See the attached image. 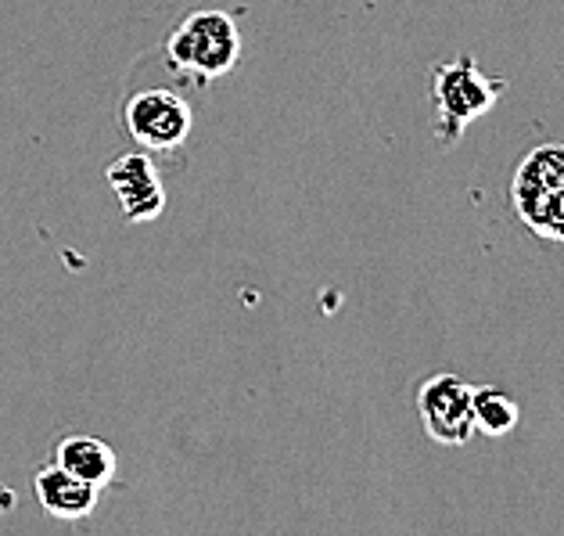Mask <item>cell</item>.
I'll use <instances>...</instances> for the list:
<instances>
[{
	"label": "cell",
	"mask_w": 564,
	"mask_h": 536,
	"mask_svg": "<svg viewBox=\"0 0 564 536\" xmlns=\"http://www.w3.org/2000/svg\"><path fill=\"white\" fill-rule=\"evenodd\" d=\"M507 79H492L478 68L471 54H460L446 65H435L429 73V98L435 105V130L443 137V144H453L471 127L475 119L497 108L503 98Z\"/></svg>",
	"instance_id": "1"
},
{
	"label": "cell",
	"mask_w": 564,
	"mask_h": 536,
	"mask_svg": "<svg viewBox=\"0 0 564 536\" xmlns=\"http://www.w3.org/2000/svg\"><path fill=\"white\" fill-rule=\"evenodd\" d=\"M511 202L529 231L546 242H564V144H543L521 159Z\"/></svg>",
	"instance_id": "2"
},
{
	"label": "cell",
	"mask_w": 564,
	"mask_h": 536,
	"mask_svg": "<svg viewBox=\"0 0 564 536\" xmlns=\"http://www.w3.org/2000/svg\"><path fill=\"white\" fill-rule=\"evenodd\" d=\"M166 58L176 73L219 79L241 58V33L227 11H191L170 33Z\"/></svg>",
	"instance_id": "3"
},
{
	"label": "cell",
	"mask_w": 564,
	"mask_h": 536,
	"mask_svg": "<svg viewBox=\"0 0 564 536\" xmlns=\"http://www.w3.org/2000/svg\"><path fill=\"white\" fill-rule=\"evenodd\" d=\"M127 130L148 156H170V151L184 148L191 130H195V112L176 90L148 87L137 90L122 108Z\"/></svg>",
	"instance_id": "4"
},
{
	"label": "cell",
	"mask_w": 564,
	"mask_h": 536,
	"mask_svg": "<svg viewBox=\"0 0 564 536\" xmlns=\"http://www.w3.org/2000/svg\"><path fill=\"white\" fill-rule=\"evenodd\" d=\"M471 393H475V386H467L460 375H435L421 386V393H417L421 425L435 443L464 447L467 439L475 436Z\"/></svg>",
	"instance_id": "5"
},
{
	"label": "cell",
	"mask_w": 564,
	"mask_h": 536,
	"mask_svg": "<svg viewBox=\"0 0 564 536\" xmlns=\"http://www.w3.org/2000/svg\"><path fill=\"white\" fill-rule=\"evenodd\" d=\"M108 187L116 191L119 210L130 224H148L166 210V187L155 170V159L148 151H127L105 170Z\"/></svg>",
	"instance_id": "6"
},
{
	"label": "cell",
	"mask_w": 564,
	"mask_h": 536,
	"mask_svg": "<svg viewBox=\"0 0 564 536\" xmlns=\"http://www.w3.org/2000/svg\"><path fill=\"white\" fill-rule=\"evenodd\" d=\"M98 493H101V486H90V483H84V479L68 475L65 469H58V464L36 472V497H40V507H44L51 518L79 522V518L94 515V507H98Z\"/></svg>",
	"instance_id": "7"
},
{
	"label": "cell",
	"mask_w": 564,
	"mask_h": 536,
	"mask_svg": "<svg viewBox=\"0 0 564 536\" xmlns=\"http://www.w3.org/2000/svg\"><path fill=\"white\" fill-rule=\"evenodd\" d=\"M54 464L65 469L68 475L84 479L90 486H108L116 475V453L108 443L94 436H68L58 443V453H54Z\"/></svg>",
	"instance_id": "8"
},
{
	"label": "cell",
	"mask_w": 564,
	"mask_h": 536,
	"mask_svg": "<svg viewBox=\"0 0 564 536\" xmlns=\"http://www.w3.org/2000/svg\"><path fill=\"white\" fill-rule=\"evenodd\" d=\"M521 407L514 396H507L497 386H481L471 393V421L481 436H507L518 429Z\"/></svg>",
	"instance_id": "9"
}]
</instances>
